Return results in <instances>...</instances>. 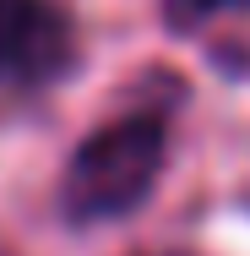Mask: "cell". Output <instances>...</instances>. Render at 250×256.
I'll use <instances>...</instances> for the list:
<instances>
[{
	"instance_id": "obj_4",
	"label": "cell",
	"mask_w": 250,
	"mask_h": 256,
	"mask_svg": "<svg viewBox=\"0 0 250 256\" xmlns=\"http://www.w3.org/2000/svg\"><path fill=\"white\" fill-rule=\"evenodd\" d=\"M0 256H11V251H0Z\"/></svg>"
},
{
	"instance_id": "obj_1",
	"label": "cell",
	"mask_w": 250,
	"mask_h": 256,
	"mask_svg": "<svg viewBox=\"0 0 250 256\" xmlns=\"http://www.w3.org/2000/svg\"><path fill=\"white\" fill-rule=\"evenodd\" d=\"M169 158V120L158 109H136L98 126L60 174V212L76 229L114 224L152 196Z\"/></svg>"
},
{
	"instance_id": "obj_3",
	"label": "cell",
	"mask_w": 250,
	"mask_h": 256,
	"mask_svg": "<svg viewBox=\"0 0 250 256\" xmlns=\"http://www.w3.org/2000/svg\"><path fill=\"white\" fill-rule=\"evenodd\" d=\"M223 11H250V0H163V22H169V33H191V28L223 16Z\"/></svg>"
},
{
	"instance_id": "obj_2",
	"label": "cell",
	"mask_w": 250,
	"mask_h": 256,
	"mask_svg": "<svg viewBox=\"0 0 250 256\" xmlns=\"http://www.w3.org/2000/svg\"><path fill=\"white\" fill-rule=\"evenodd\" d=\"M71 60L76 33L54 0H0V88H49Z\"/></svg>"
}]
</instances>
